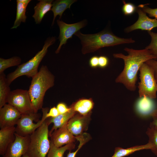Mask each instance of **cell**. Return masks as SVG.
I'll list each match as a JSON object with an SVG mask.
<instances>
[{
	"label": "cell",
	"instance_id": "6da1fadb",
	"mask_svg": "<svg viewBox=\"0 0 157 157\" xmlns=\"http://www.w3.org/2000/svg\"><path fill=\"white\" fill-rule=\"evenodd\" d=\"M124 50L128 55L114 53L115 58L122 59L124 62L123 71L116 78V83H121L128 90L134 91L136 88L137 74L142 64L151 59H157L148 49L136 50L126 47Z\"/></svg>",
	"mask_w": 157,
	"mask_h": 157
},
{
	"label": "cell",
	"instance_id": "7a4b0ae2",
	"mask_svg": "<svg viewBox=\"0 0 157 157\" xmlns=\"http://www.w3.org/2000/svg\"><path fill=\"white\" fill-rule=\"evenodd\" d=\"M74 35L81 40L82 45L81 51L83 54L92 53L105 47L135 42L132 38H119L107 30L92 34H83L79 31Z\"/></svg>",
	"mask_w": 157,
	"mask_h": 157
},
{
	"label": "cell",
	"instance_id": "3957f363",
	"mask_svg": "<svg viewBox=\"0 0 157 157\" xmlns=\"http://www.w3.org/2000/svg\"><path fill=\"white\" fill-rule=\"evenodd\" d=\"M54 80V76L44 65L32 78L28 91L35 113L42 108L46 92L53 86Z\"/></svg>",
	"mask_w": 157,
	"mask_h": 157
},
{
	"label": "cell",
	"instance_id": "277c9868",
	"mask_svg": "<svg viewBox=\"0 0 157 157\" xmlns=\"http://www.w3.org/2000/svg\"><path fill=\"white\" fill-rule=\"evenodd\" d=\"M56 40L55 37L48 38L45 41L41 50L38 52L31 59L18 66L13 72L7 75V82L10 85L12 82L19 77L25 75L32 78L38 72V68L40 63L46 55L48 48Z\"/></svg>",
	"mask_w": 157,
	"mask_h": 157
},
{
	"label": "cell",
	"instance_id": "5b68a950",
	"mask_svg": "<svg viewBox=\"0 0 157 157\" xmlns=\"http://www.w3.org/2000/svg\"><path fill=\"white\" fill-rule=\"evenodd\" d=\"M46 119L30 135L26 152L30 157H46L49 151L50 147V141L48 138L49 125Z\"/></svg>",
	"mask_w": 157,
	"mask_h": 157
},
{
	"label": "cell",
	"instance_id": "8992f818",
	"mask_svg": "<svg viewBox=\"0 0 157 157\" xmlns=\"http://www.w3.org/2000/svg\"><path fill=\"white\" fill-rule=\"evenodd\" d=\"M140 82L138 88L140 98L145 96L151 99L157 97V81L154 70L144 63L139 69Z\"/></svg>",
	"mask_w": 157,
	"mask_h": 157
},
{
	"label": "cell",
	"instance_id": "52a82bcc",
	"mask_svg": "<svg viewBox=\"0 0 157 157\" xmlns=\"http://www.w3.org/2000/svg\"><path fill=\"white\" fill-rule=\"evenodd\" d=\"M49 110L48 108H42V116L41 120L39 118L41 114L39 113L22 115L15 127V133L23 137L31 135L47 119L46 116Z\"/></svg>",
	"mask_w": 157,
	"mask_h": 157
},
{
	"label": "cell",
	"instance_id": "ba28073f",
	"mask_svg": "<svg viewBox=\"0 0 157 157\" xmlns=\"http://www.w3.org/2000/svg\"><path fill=\"white\" fill-rule=\"evenodd\" d=\"M16 108L22 115L35 113L28 90L17 89L11 91L6 100V104Z\"/></svg>",
	"mask_w": 157,
	"mask_h": 157
},
{
	"label": "cell",
	"instance_id": "9c48e42d",
	"mask_svg": "<svg viewBox=\"0 0 157 157\" xmlns=\"http://www.w3.org/2000/svg\"><path fill=\"white\" fill-rule=\"evenodd\" d=\"M59 27L60 33L58 37L60 41L59 46L55 51L58 53L63 45H65L67 40L72 38L73 35L80 30L85 27L87 24L88 21L84 19L78 22L72 24H67L59 19L57 20Z\"/></svg>",
	"mask_w": 157,
	"mask_h": 157
},
{
	"label": "cell",
	"instance_id": "30bf717a",
	"mask_svg": "<svg viewBox=\"0 0 157 157\" xmlns=\"http://www.w3.org/2000/svg\"><path fill=\"white\" fill-rule=\"evenodd\" d=\"M15 139L10 144L2 157H22L26 153L30 140V135L23 137L15 133Z\"/></svg>",
	"mask_w": 157,
	"mask_h": 157
},
{
	"label": "cell",
	"instance_id": "8fae6325",
	"mask_svg": "<svg viewBox=\"0 0 157 157\" xmlns=\"http://www.w3.org/2000/svg\"><path fill=\"white\" fill-rule=\"evenodd\" d=\"M22 115L14 107L6 104L0 108V128L15 126Z\"/></svg>",
	"mask_w": 157,
	"mask_h": 157
},
{
	"label": "cell",
	"instance_id": "7c38bea8",
	"mask_svg": "<svg viewBox=\"0 0 157 157\" xmlns=\"http://www.w3.org/2000/svg\"><path fill=\"white\" fill-rule=\"evenodd\" d=\"M91 113L86 115L76 113L68 121L67 128L75 136L81 135L88 129L91 120Z\"/></svg>",
	"mask_w": 157,
	"mask_h": 157
},
{
	"label": "cell",
	"instance_id": "4fadbf2b",
	"mask_svg": "<svg viewBox=\"0 0 157 157\" xmlns=\"http://www.w3.org/2000/svg\"><path fill=\"white\" fill-rule=\"evenodd\" d=\"M137 12L138 15V20L134 24L126 28L124 30L125 32L129 33L136 29L150 31L157 27V19L149 17L139 7L137 9Z\"/></svg>",
	"mask_w": 157,
	"mask_h": 157
},
{
	"label": "cell",
	"instance_id": "5bb4252c",
	"mask_svg": "<svg viewBox=\"0 0 157 157\" xmlns=\"http://www.w3.org/2000/svg\"><path fill=\"white\" fill-rule=\"evenodd\" d=\"M67 124L53 131L49 136L50 141L57 147L74 143L76 140L75 137L69 130Z\"/></svg>",
	"mask_w": 157,
	"mask_h": 157
},
{
	"label": "cell",
	"instance_id": "9a60e30c",
	"mask_svg": "<svg viewBox=\"0 0 157 157\" xmlns=\"http://www.w3.org/2000/svg\"><path fill=\"white\" fill-rule=\"evenodd\" d=\"M15 126L1 129L0 130V154L3 156L9 145L15 139Z\"/></svg>",
	"mask_w": 157,
	"mask_h": 157
},
{
	"label": "cell",
	"instance_id": "2e32d148",
	"mask_svg": "<svg viewBox=\"0 0 157 157\" xmlns=\"http://www.w3.org/2000/svg\"><path fill=\"white\" fill-rule=\"evenodd\" d=\"M76 113V112L74 111L72 108L70 111L65 113L60 114L54 117L47 118L46 120L49 125L51 123L53 124L51 129L49 131V136L53 131L61 127L67 123L69 120Z\"/></svg>",
	"mask_w": 157,
	"mask_h": 157
},
{
	"label": "cell",
	"instance_id": "e0dca14e",
	"mask_svg": "<svg viewBox=\"0 0 157 157\" xmlns=\"http://www.w3.org/2000/svg\"><path fill=\"white\" fill-rule=\"evenodd\" d=\"M34 7V13L32 17L36 24H40L46 14L51 10L53 1L52 0H39Z\"/></svg>",
	"mask_w": 157,
	"mask_h": 157
},
{
	"label": "cell",
	"instance_id": "ac0fdd59",
	"mask_svg": "<svg viewBox=\"0 0 157 157\" xmlns=\"http://www.w3.org/2000/svg\"><path fill=\"white\" fill-rule=\"evenodd\" d=\"M94 104L92 99L82 98L74 102L70 107L76 112L86 115L92 113Z\"/></svg>",
	"mask_w": 157,
	"mask_h": 157
},
{
	"label": "cell",
	"instance_id": "d6986e66",
	"mask_svg": "<svg viewBox=\"0 0 157 157\" xmlns=\"http://www.w3.org/2000/svg\"><path fill=\"white\" fill-rule=\"evenodd\" d=\"M140 98L136 105L137 112L142 116L150 115L155 109V104L153 99L145 96Z\"/></svg>",
	"mask_w": 157,
	"mask_h": 157
},
{
	"label": "cell",
	"instance_id": "ffe728a7",
	"mask_svg": "<svg viewBox=\"0 0 157 157\" xmlns=\"http://www.w3.org/2000/svg\"><path fill=\"white\" fill-rule=\"evenodd\" d=\"M76 0H57L53 1L51 10L53 14L52 26L54 23L56 17L59 15L61 18L64 12L67 8H70L72 5L76 2Z\"/></svg>",
	"mask_w": 157,
	"mask_h": 157
},
{
	"label": "cell",
	"instance_id": "44dd1931",
	"mask_svg": "<svg viewBox=\"0 0 157 157\" xmlns=\"http://www.w3.org/2000/svg\"><path fill=\"white\" fill-rule=\"evenodd\" d=\"M30 0H17L16 15L14 25L11 29L16 28L21 22H25L26 19V8Z\"/></svg>",
	"mask_w": 157,
	"mask_h": 157
},
{
	"label": "cell",
	"instance_id": "7402d4cb",
	"mask_svg": "<svg viewBox=\"0 0 157 157\" xmlns=\"http://www.w3.org/2000/svg\"><path fill=\"white\" fill-rule=\"evenodd\" d=\"M151 145L148 142L144 145L134 146L126 149L117 147L115 148L114 154L111 157H124L137 151L151 149Z\"/></svg>",
	"mask_w": 157,
	"mask_h": 157
},
{
	"label": "cell",
	"instance_id": "603a6c76",
	"mask_svg": "<svg viewBox=\"0 0 157 157\" xmlns=\"http://www.w3.org/2000/svg\"><path fill=\"white\" fill-rule=\"evenodd\" d=\"M4 73L0 74V108L6 104L7 98L10 92Z\"/></svg>",
	"mask_w": 157,
	"mask_h": 157
},
{
	"label": "cell",
	"instance_id": "cb8c5ba5",
	"mask_svg": "<svg viewBox=\"0 0 157 157\" xmlns=\"http://www.w3.org/2000/svg\"><path fill=\"white\" fill-rule=\"evenodd\" d=\"M75 144L74 143H69L63 146L57 147L50 141V147L47 157H63L65 151H70L74 149Z\"/></svg>",
	"mask_w": 157,
	"mask_h": 157
},
{
	"label": "cell",
	"instance_id": "d4e9b609",
	"mask_svg": "<svg viewBox=\"0 0 157 157\" xmlns=\"http://www.w3.org/2000/svg\"><path fill=\"white\" fill-rule=\"evenodd\" d=\"M21 62V58L17 56L7 59L0 58V74L4 73V70L9 67L19 65Z\"/></svg>",
	"mask_w": 157,
	"mask_h": 157
},
{
	"label": "cell",
	"instance_id": "484cf974",
	"mask_svg": "<svg viewBox=\"0 0 157 157\" xmlns=\"http://www.w3.org/2000/svg\"><path fill=\"white\" fill-rule=\"evenodd\" d=\"M146 133L149 138L148 142L151 145L150 150L157 156V131L149 127L147 129Z\"/></svg>",
	"mask_w": 157,
	"mask_h": 157
},
{
	"label": "cell",
	"instance_id": "4316f807",
	"mask_svg": "<svg viewBox=\"0 0 157 157\" xmlns=\"http://www.w3.org/2000/svg\"><path fill=\"white\" fill-rule=\"evenodd\" d=\"M148 32L151 37V41L145 48L149 50L157 58V33L151 31Z\"/></svg>",
	"mask_w": 157,
	"mask_h": 157
},
{
	"label": "cell",
	"instance_id": "83f0119b",
	"mask_svg": "<svg viewBox=\"0 0 157 157\" xmlns=\"http://www.w3.org/2000/svg\"><path fill=\"white\" fill-rule=\"evenodd\" d=\"M148 4H141L139 5L138 7L146 13L148 14L149 17H154L155 19H157V8H151L147 6V5Z\"/></svg>",
	"mask_w": 157,
	"mask_h": 157
},
{
	"label": "cell",
	"instance_id": "f1b7e54d",
	"mask_svg": "<svg viewBox=\"0 0 157 157\" xmlns=\"http://www.w3.org/2000/svg\"><path fill=\"white\" fill-rule=\"evenodd\" d=\"M124 5L122 7V11L126 15H130L133 14L135 10L136 7L132 3H126L123 1Z\"/></svg>",
	"mask_w": 157,
	"mask_h": 157
},
{
	"label": "cell",
	"instance_id": "f546056e",
	"mask_svg": "<svg viewBox=\"0 0 157 157\" xmlns=\"http://www.w3.org/2000/svg\"><path fill=\"white\" fill-rule=\"evenodd\" d=\"M60 114L65 113L70 111L72 108L70 107H68L64 103L60 102L56 106Z\"/></svg>",
	"mask_w": 157,
	"mask_h": 157
},
{
	"label": "cell",
	"instance_id": "4dcf8cb0",
	"mask_svg": "<svg viewBox=\"0 0 157 157\" xmlns=\"http://www.w3.org/2000/svg\"><path fill=\"white\" fill-rule=\"evenodd\" d=\"M153 121L150 123L149 127L153 128L157 131V108L153 110L150 115Z\"/></svg>",
	"mask_w": 157,
	"mask_h": 157
},
{
	"label": "cell",
	"instance_id": "1f68e13d",
	"mask_svg": "<svg viewBox=\"0 0 157 157\" xmlns=\"http://www.w3.org/2000/svg\"><path fill=\"white\" fill-rule=\"evenodd\" d=\"M145 63L150 65L154 70L155 76L157 81V60L155 59H151Z\"/></svg>",
	"mask_w": 157,
	"mask_h": 157
},
{
	"label": "cell",
	"instance_id": "d6a6232c",
	"mask_svg": "<svg viewBox=\"0 0 157 157\" xmlns=\"http://www.w3.org/2000/svg\"><path fill=\"white\" fill-rule=\"evenodd\" d=\"M60 113L56 107L54 106L50 108L47 114L46 117L47 118L50 117H57Z\"/></svg>",
	"mask_w": 157,
	"mask_h": 157
},
{
	"label": "cell",
	"instance_id": "836d02e7",
	"mask_svg": "<svg viewBox=\"0 0 157 157\" xmlns=\"http://www.w3.org/2000/svg\"><path fill=\"white\" fill-rule=\"evenodd\" d=\"M108 58L104 56H101L99 57V67L104 68L108 64Z\"/></svg>",
	"mask_w": 157,
	"mask_h": 157
},
{
	"label": "cell",
	"instance_id": "e575fe53",
	"mask_svg": "<svg viewBox=\"0 0 157 157\" xmlns=\"http://www.w3.org/2000/svg\"><path fill=\"white\" fill-rule=\"evenodd\" d=\"M89 64L92 68H96L99 66V57L97 56L92 57L89 61Z\"/></svg>",
	"mask_w": 157,
	"mask_h": 157
},
{
	"label": "cell",
	"instance_id": "d590c367",
	"mask_svg": "<svg viewBox=\"0 0 157 157\" xmlns=\"http://www.w3.org/2000/svg\"><path fill=\"white\" fill-rule=\"evenodd\" d=\"M22 157H30L26 153L24 154Z\"/></svg>",
	"mask_w": 157,
	"mask_h": 157
}]
</instances>
